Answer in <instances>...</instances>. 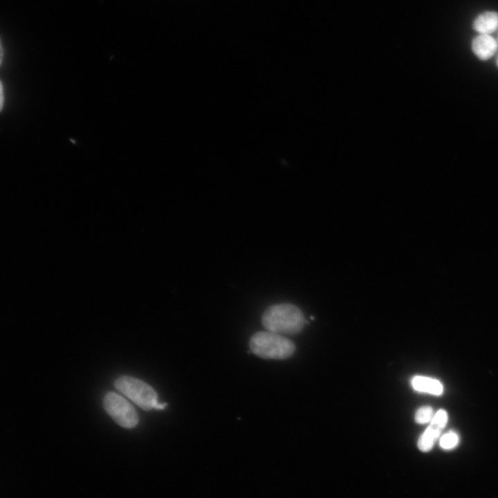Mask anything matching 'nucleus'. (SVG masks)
Returning a JSON list of instances; mask_svg holds the SVG:
<instances>
[{"instance_id":"obj_1","label":"nucleus","mask_w":498,"mask_h":498,"mask_svg":"<svg viewBox=\"0 0 498 498\" xmlns=\"http://www.w3.org/2000/svg\"><path fill=\"white\" fill-rule=\"evenodd\" d=\"M266 331L280 335H295L302 331L306 324L299 308L290 303H280L267 308L261 317Z\"/></svg>"},{"instance_id":"obj_2","label":"nucleus","mask_w":498,"mask_h":498,"mask_svg":"<svg viewBox=\"0 0 498 498\" xmlns=\"http://www.w3.org/2000/svg\"><path fill=\"white\" fill-rule=\"evenodd\" d=\"M250 351L264 359L284 360L291 357L295 351L292 340L268 331L254 333L249 340Z\"/></svg>"},{"instance_id":"obj_3","label":"nucleus","mask_w":498,"mask_h":498,"mask_svg":"<svg viewBox=\"0 0 498 498\" xmlns=\"http://www.w3.org/2000/svg\"><path fill=\"white\" fill-rule=\"evenodd\" d=\"M116 388L145 410L155 407L158 403L157 394L146 382L130 376H123L116 379Z\"/></svg>"},{"instance_id":"obj_4","label":"nucleus","mask_w":498,"mask_h":498,"mask_svg":"<svg viewBox=\"0 0 498 498\" xmlns=\"http://www.w3.org/2000/svg\"><path fill=\"white\" fill-rule=\"evenodd\" d=\"M104 407L109 415L120 426L134 427L138 423V416L134 407L120 395L107 393L103 400Z\"/></svg>"},{"instance_id":"obj_5","label":"nucleus","mask_w":498,"mask_h":498,"mask_svg":"<svg viewBox=\"0 0 498 498\" xmlns=\"http://www.w3.org/2000/svg\"><path fill=\"white\" fill-rule=\"evenodd\" d=\"M448 418V414L444 409H439L434 414L429 426L418 439L417 445L421 451L427 452L433 448L441 430L446 425Z\"/></svg>"},{"instance_id":"obj_6","label":"nucleus","mask_w":498,"mask_h":498,"mask_svg":"<svg viewBox=\"0 0 498 498\" xmlns=\"http://www.w3.org/2000/svg\"><path fill=\"white\" fill-rule=\"evenodd\" d=\"M497 48V41L490 35L479 34L471 43L472 53L481 61L490 59L496 53Z\"/></svg>"},{"instance_id":"obj_7","label":"nucleus","mask_w":498,"mask_h":498,"mask_svg":"<svg viewBox=\"0 0 498 498\" xmlns=\"http://www.w3.org/2000/svg\"><path fill=\"white\" fill-rule=\"evenodd\" d=\"M474 31L482 35H490L498 28V12L486 11L479 14L472 22Z\"/></svg>"},{"instance_id":"obj_8","label":"nucleus","mask_w":498,"mask_h":498,"mask_svg":"<svg viewBox=\"0 0 498 498\" xmlns=\"http://www.w3.org/2000/svg\"><path fill=\"white\" fill-rule=\"evenodd\" d=\"M411 385L415 391L434 396H440L443 391V386L439 380L427 376H414Z\"/></svg>"},{"instance_id":"obj_9","label":"nucleus","mask_w":498,"mask_h":498,"mask_svg":"<svg viewBox=\"0 0 498 498\" xmlns=\"http://www.w3.org/2000/svg\"><path fill=\"white\" fill-rule=\"evenodd\" d=\"M433 416V409L430 406H423L416 412L415 421L418 424H425L430 422Z\"/></svg>"},{"instance_id":"obj_10","label":"nucleus","mask_w":498,"mask_h":498,"mask_svg":"<svg viewBox=\"0 0 498 498\" xmlns=\"http://www.w3.org/2000/svg\"><path fill=\"white\" fill-rule=\"evenodd\" d=\"M458 442V435L453 432H450L442 436L440 439V445L443 449L449 450L454 448Z\"/></svg>"},{"instance_id":"obj_11","label":"nucleus","mask_w":498,"mask_h":498,"mask_svg":"<svg viewBox=\"0 0 498 498\" xmlns=\"http://www.w3.org/2000/svg\"><path fill=\"white\" fill-rule=\"evenodd\" d=\"M4 102L3 89L1 82L0 81V112L3 109Z\"/></svg>"},{"instance_id":"obj_12","label":"nucleus","mask_w":498,"mask_h":498,"mask_svg":"<svg viewBox=\"0 0 498 498\" xmlns=\"http://www.w3.org/2000/svg\"><path fill=\"white\" fill-rule=\"evenodd\" d=\"M166 405H167L166 403H157L156 405H155V407H154V408H155V409H164V408L166 407Z\"/></svg>"},{"instance_id":"obj_13","label":"nucleus","mask_w":498,"mask_h":498,"mask_svg":"<svg viewBox=\"0 0 498 498\" xmlns=\"http://www.w3.org/2000/svg\"><path fill=\"white\" fill-rule=\"evenodd\" d=\"M3 50L1 46V42L0 39V66L1 65L2 61H3Z\"/></svg>"},{"instance_id":"obj_14","label":"nucleus","mask_w":498,"mask_h":498,"mask_svg":"<svg viewBox=\"0 0 498 498\" xmlns=\"http://www.w3.org/2000/svg\"><path fill=\"white\" fill-rule=\"evenodd\" d=\"M496 64H497V68H498V57H497V60H496Z\"/></svg>"},{"instance_id":"obj_15","label":"nucleus","mask_w":498,"mask_h":498,"mask_svg":"<svg viewBox=\"0 0 498 498\" xmlns=\"http://www.w3.org/2000/svg\"><path fill=\"white\" fill-rule=\"evenodd\" d=\"M497 43H498V39H497Z\"/></svg>"}]
</instances>
